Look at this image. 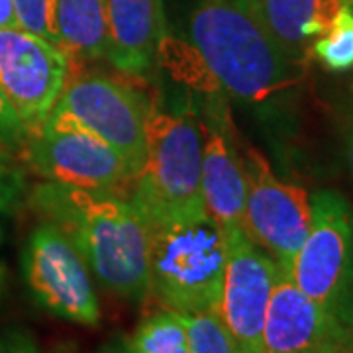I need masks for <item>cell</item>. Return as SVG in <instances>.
<instances>
[{
	"label": "cell",
	"mask_w": 353,
	"mask_h": 353,
	"mask_svg": "<svg viewBox=\"0 0 353 353\" xmlns=\"http://www.w3.org/2000/svg\"><path fill=\"white\" fill-rule=\"evenodd\" d=\"M32 201L108 292L126 301H143L152 292L150 224L132 199L48 181L36 187Z\"/></svg>",
	"instance_id": "cell-1"
},
{
	"label": "cell",
	"mask_w": 353,
	"mask_h": 353,
	"mask_svg": "<svg viewBox=\"0 0 353 353\" xmlns=\"http://www.w3.org/2000/svg\"><path fill=\"white\" fill-rule=\"evenodd\" d=\"M194 51L230 97L261 104L303 83L292 59L241 0H201L189 20Z\"/></svg>",
	"instance_id": "cell-2"
},
{
	"label": "cell",
	"mask_w": 353,
	"mask_h": 353,
	"mask_svg": "<svg viewBox=\"0 0 353 353\" xmlns=\"http://www.w3.org/2000/svg\"><path fill=\"white\" fill-rule=\"evenodd\" d=\"M226 267V234L210 216L150 224V287L176 312L216 310Z\"/></svg>",
	"instance_id": "cell-3"
},
{
	"label": "cell",
	"mask_w": 353,
	"mask_h": 353,
	"mask_svg": "<svg viewBox=\"0 0 353 353\" xmlns=\"http://www.w3.org/2000/svg\"><path fill=\"white\" fill-rule=\"evenodd\" d=\"M201 128L194 118L150 108L145 159L134 179L130 196L148 224L206 212L201 189Z\"/></svg>",
	"instance_id": "cell-4"
},
{
	"label": "cell",
	"mask_w": 353,
	"mask_h": 353,
	"mask_svg": "<svg viewBox=\"0 0 353 353\" xmlns=\"http://www.w3.org/2000/svg\"><path fill=\"white\" fill-rule=\"evenodd\" d=\"M148 114V102L134 87L112 77L88 75L67 81L46 124L97 136L120 153L138 175L145 159Z\"/></svg>",
	"instance_id": "cell-5"
},
{
	"label": "cell",
	"mask_w": 353,
	"mask_h": 353,
	"mask_svg": "<svg viewBox=\"0 0 353 353\" xmlns=\"http://www.w3.org/2000/svg\"><path fill=\"white\" fill-rule=\"evenodd\" d=\"M243 171L245 210L241 230L277 265L289 269L310 230V194L299 185L281 181L267 157L253 148L245 152Z\"/></svg>",
	"instance_id": "cell-6"
},
{
	"label": "cell",
	"mask_w": 353,
	"mask_h": 353,
	"mask_svg": "<svg viewBox=\"0 0 353 353\" xmlns=\"http://www.w3.org/2000/svg\"><path fill=\"white\" fill-rule=\"evenodd\" d=\"M24 279L39 306L81 326H99L101 306L87 263L51 222L38 226L26 245Z\"/></svg>",
	"instance_id": "cell-7"
},
{
	"label": "cell",
	"mask_w": 353,
	"mask_h": 353,
	"mask_svg": "<svg viewBox=\"0 0 353 353\" xmlns=\"http://www.w3.org/2000/svg\"><path fill=\"white\" fill-rule=\"evenodd\" d=\"M22 152L34 171L51 183L132 196L136 175L130 165L88 132L46 124L28 138Z\"/></svg>",
	"instance_id": "cell-8"
},
{
	"label": "cell",
	"mask_w": 353,
	"mask_h": 353,
	"mask_svg": "<svg viewBox=\"0 0 353 353\" xmlns=\"http://www.w3.org/2000/svg\"><path fill=\"white\" fill-rule=\"evenodd\" d=\"M71 55L22 28L0 30V85L26 126L28 138L48 122L67 81Z\"/></svg>",
	"instance_id": "cell-9"
},
{
	"label": "cell",
	"mask_w": 353,
	"mask_h": 353,
	"mask_svg": "<svg viewBox=\"0 0 353 353\" xmlns=\"http://www.w3.org/2000/svg\"><path fill=\"white\" fill-rule=\"evenodd\" d=\"M312 220L287 273L304 294L332 312L353 259V206L338 190L310 196Z\"/></svg>",
	"instance_id": "cell-10"
},
{
	"label": "cell",
	"mask_w": 353,
	"mask_h": 353,
	"mask_svg": "<svg viewBox=\"0 0 353 353\" xmlns=\"http://www.w3.org/2000/svg\"><path fill=\"white\" fill-rule=\"evenodd\" d=\"M226 234V267L216 312L240 353H261L265 314L277 279V261L255 245L245 232Z\"/></svg>",
	"instance_id": "cell-11"
},
{
	"label": "cell",
	"mask_w": 353,
	"mask_h": 353,
	"mask_svg": "<svg viewBox=\"0 0 353 353\" xmlns=\"http://www.w3.org/2000/svg\"><path fill=\"white\" fill-rule=\"evenodd\" d=\"M261 353H350L334 314L310 301L281 265L265 314Z\"/></svg>",
	"instance_id": "cell-12"
},
{
	"label": "cell",
	"mask_w": 353,
	"mask_h": 353,
	"mask_svg": "<svg viewBox=\"0 0 353 353\" xmlns=\"http://www.w3.org/2000/svg\"><path fill=\"white\" fill-rule=\"evenodd\" d=\"M206 114H210V120L206 118L199 124L202 138V202L206 214L224 232H230L243 224L245 171L226 126V104L218 102Z\"/></svg>",
	"instance_id": "cell-13"
},
{
	"label": "cell",
	"mask_w": 353,
	"mask_h": 353,
	"mask_svg": "<svg viewBox=\"0 0 353 353\" xmlns=\"http://www.w3.org/2000/svg\"><path fill=\"white\" fill-rule=\"evenodd\" d=\"M108 61L122 73L148 75L165 39L161 0H102Z\"/></svg>",
	"instance_id": "cell-14"
},
{
	"label": "cell",
	"mask_w": 353,
	"mask_h": 353,
	"mask_svg": "<svg viewBox=\"0 0 353 353\" xmlns=\"http://www.w3.org/2000/svg\"><path fill=\"white\" fill-rule=\"evenodd\" d=\"M55 24L61 50L71 57L99 61L108 57L102 0H57Z\"/></svg>",
	"instance_id": "cell-15"
},
{
	"label": "cell",
	"mask_w": 353,
	"mask_h": 353,
	"mask_svg": "<svg viewBox=\"0 0 353 353\" xmlns=\"http://www.w3.org/2000/svg\"><path fill=\"white\" fill-rule=\"evenodd\" d=\"M130 353H189L181 312L165 308L148 316L126 343Z\"/></svg>",
	"instance_id": "cell-16"
},
{
	"label": "cell",
	"mask_w": 353,
	"mask_h": 353,
	"mask_svg": "<svg viewBox=\"0 0 353 353\" xmlns=\"http://www.w3.org/2000/svg\"><path fill=\"white\" fill-rule=\"evenodd\" d=\"M310 57L334 73L353 69V8L350 4L338 12L328 32L312 41Z\"/></svg>",
	"instance_id": "cell-17"
},
{
	"label": "cell",
	"mask_w": 353,
	"mask_h": 353,
	"mask_svg": "<svg viewBox=\"0 0 353 353\" xmlns=\"http://www.w3.org/2000/svg\"><path fill=\"white\" fill-rule=\"evenodd\" d=\"M189 353H240L216 310L181 312Z\"/></svg>",
	"instance_id": "cell-18"
},
{
	"label": "cell",
	"mask_w": 353,
	"mask_h": 353,
	"mask_svg": "<svg viewBox=\"0 0 353 353\" xmlns=\"http://www.w3.org/2000/svg\"><path fill=\"white\" fill-rule=\"evenodd\" d=\"M55 4L57 0H12L18 28L61 48L55 24Z\"/></svg>",
	"instance_id": "cell-19"
},
{
	"label": "cell",
	"mask_w": 353,
	"mask_h": 353,
	"mask_svg": "<svg viewBox=\"0 0 353 353\" xmlns=\"http://www.w3.org/2000/svg\"><path fill=\"white\" fill-rule=\"evenodd\" d=\"M26 141H28L26 126L0 85V150H4L6 153L22 152Z\"/></svg>",
	"instance_id": "cell-20"
},
{
	"label": "cell",
	"mask_w": 353,
	"mask_h": 353,
	"mask_svg": "<svg viewBox=\"0 0 353 353\" xmlns=\"http://www.w3.org/2000/svg\"><path fill=\"white\" fill-rule=\"evenodd\" d=\"M332 314H334V320L340 328L347 352L353 353V259L350 269H347V275L341 283L340 292L336 296Z\"/></svg>",
	"instance_id": "cell-21"
},
{
	"label": "cell",
	"mask_w": 353,
	"mask_h": 353,
	"mask_svg": "<svg viewBox=\"0 0 353 353\" xmlns=\"http://www.w3.org/2000/svg\"><path fill=\"white\" fill-rule=\"evenodd\" d=\"M4 155L6 152L0 150V214L12 204L14 196L20 189V176L4 161Z\"/></svg>",
	"instance_id": "cell-22"
},
{
	"label": "cell",
	"mask_w": 353,
	"mask_h": 353,
	"mask_svg": "<svg viewBox=\"0 0 353 353\" xmlns=\"http://www.w3.org/2000/svg\"><path fill=\"white\" fill-rule=\"evenodd\" d=\"M4 28H18L12 0H0V30Z\"/></svg>",
	"instance_id": "cell-23"
},
{
	"label": "cell",
	"mask_w": 353,
	"mask_h": 353,
	"mask_svg": "<svg viewBox=\"0 0 353 353\" xmlns=\"http://www.w3.org/2000/svg\"><path fill=\"white\" fill-rule=\"evenodd\" d=\"M345 157H347V163L353 173V116L345 126Z\"/></svg>",
	"instance_id": "cell-24"
},
{
	"label": "cell",
	"mask_w": 353,
	"mask_h": 353,
	"mask_svg": "<svg viewBox=\"0 0 353 353\" xmlns=\"http://www.w3.org/2000/svg\"><path fill=\"white\" fill-rule=\"evenodd\" d=\"M101 353H130V352H128L126 341L116 340V341H112V343H108V345H106V347H104Z\"/></svg>",
	"instance_id": "cell-25"
},
{
	"label": "cell",
	"mask_w": 353,
	"mask_h": 353,
	"mask_svg": "<svg viewBox=\"0 0 353 353\" xmlns=\"http://www.w3.org/2000/svg\"><path fill=\"white\" fill-rule=\"evenodd\" d=\"M345 2H347V4H350V2H352V6H353V0H345Z\"/></svg>",
	"instance_id": "cell-26"
},
{
	"label": "cell",
	"mask_w": 353,
	"mask_h": 353,
	"mask_svg": "<svg viewBox=\"0 0 353 353\" xmlns=\"http://www.w3.org/2000/svg\"><path fill=\"white\" fill-rule=\"evenodd\" d=\"M2 152H4V150H2Z\"/></svg>",
	"instance_id": "cell-27"
}]
</instances>
